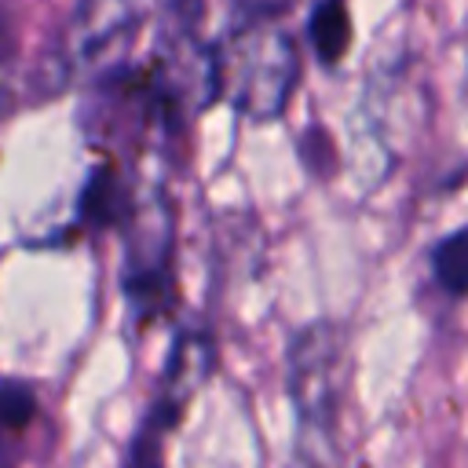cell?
Returning <instances> with one entry per match:
<instances>
[{
    "label": "cell",
    "mask_w": 468,
    "mask_h": 468,
    "mask_svg": "<svg viewBox=\"0 0 468 468\" xmlns=\"http://www.w3.org/2000/svg\"><path fill=\"white\" fill-rule=\"evenodd\" d=\"M282 7L285 0L249 4L212 48L216 99H227L249 121L282 117L300 84V51L282 26Z\"/></svg>",
    "instance_id": "6da1fadb"
},
{
    "label": "cell",
    "mask_w": 468,
    "mask_h": 468,
    "mask_svg": "<svg viewBox=\"0 0 468 468\" xmlns=\"http://www.w3.org/2000/svg\"><path fill=\"white\" fill-rule=\"evenodd\" d=\"M347 388V336L336 322H311L289 340V402L300 439L333 442Z\"/></svg>",
    "instance_id": "7a4b0ae2"
},
{
    "label": "cell",
    "mask_w": 468,
    "mask_h": 468,
    "mask_svg": "<svg viewBox=\"0 0 468 468\" xmlns=\"http://www.w3.org/2000/svg\"><path fill=\"white\" fill-rule=\"evenodd\" d=\"M176 219L168 201L157 194L150 201H135L124 223V267L121 289L139 322H154L172 303L176 278Z\"/></svg>",
    "instance_id": "3957f363"
},
{
    "label": "cell",
    "mask_w": 468,
    "mask_h": 468,
    "mask_svg": "<svg viewBox=\"0 0 468 468\" xmlns=\"http://www.w3.org/2000/svg\"><path fill=\"white\" fill-rule=\"evenodd\" d=\"M139 26H143L139 0H80L66 33V55L77 69L106 73L132 48Z\"/></svg>",
    "instance_id": "277c9868"
},
{
    "label": "cell",
    "mask_w": 468,
    "mask_h": 468,
    "mask_svg": "<svg viewBox=\"0 0 468 468\" xmlns=\"http://www.w3.org/2000/svg\"><path fill=\"white\" fill-rule=\"evenodd\" d=\"M216 366V351H212V336L205 329H186L179 333V340L172 344L168 351V362H165V373L157 380V395H154V406H161L165 413H172L176 420L183 417L186 402L194 399V391L208 380Z\"/></svg>",
    "instance_id": "5b68a950"
},
{
    "label": "cell",
    "mask_w": 468,
    "mask_h": 468,
    "mask_svg": "<svg viewBox=\"0 0 468 468\" xmlns=\"http://www.w3.org/2000/svg\"><path fill=\"white\" fill-rule=\"evenodd\" d=\"M132 208H135V197L128 194V186H124V179L117 176V168L99 165V168L84 179L77 216H80V223H84L88 230H106V227L128 223Z\"/></svg>",
    "instance_id": "8992f818"
},
{
    "label": "cell",
    "mask_w": 468,
    "mask_h": 468,
    "mask_svg": "<svg viewBox=\"0 0 468 468\" xmlns=\"http://www.w3.org/2000/svg\"><path fill=\"white\" fill-rule=\"evenodd\" d=\"M355 40V22H351V4L347 0H314L307 15V44L314 58L325 69H336Z\"/></svg>",
    "instance_id": "52a82bcc"
},
{
    "label": "cell",
    "mask_w": 468,
    "mask_h": 468,
    "mask_svg": "<svg viewBox=\"0 0 468 468\" xmlns=\"http://www.w3.org/2000/svg\"><path fill=\"white\" fill-rule=\"evenodd\" d=\"M37 417H40L37 388L22 377H0V453L22 442L37 424Z\"/></svg>",
    "instance_id": "ba28073f"
},
{
    "label": "cell",
    "mask_w": 468,
    "mask_h": 468,
    "mask_svg": "<svg viewBox=\"0 0 468 468\" xmlns=\"http://www.w3.org/2000/svg\"><path fill=\"white\" fill-rule=\"evenodd\" d=\"M428 267H431L435 285L446 296H453V300L468 296V223L450 230V234H442L428 249Z\"/></svg>",
    "instance_id": "9c48e42d"
},
{
    "label": "cell",
    "mask_w": 468,
    "mask_h": 468,
    "mask_svg": "<svg viewBox=\"0 0 468 468\" xmlns=\"http://www.w3.org/2000/svg\"><path fill=\"white\" fill-rule=\"evenodd\" d=\"M176 417L172 413H165L161 406H154L150 402V410H146V417L139 420V428H135V435H132V442H128V453H124V464L121 468H168V461H165V442H168V435L176 431Z\"/></svg>",
    "instance_id": "30bf717a"
},
{
    "label": "cell",
    "mask_w": 468,
    "mask_h": 468,
    "mask_svg": "<svg viewBox=\"0 0 468 468\" xmlns=\"http://www.w3.org/2000/svg\"><path fill=\"white\" fill-rule=\"evenodd\" d=\"M15 58V26L7 18V11H0V113L7 106V66Z\"/></svg>",
    "instance_id": "8fae6325"
}]
</instances>
